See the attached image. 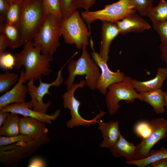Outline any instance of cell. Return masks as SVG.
<instances>
[{"label":"cell","instance_id":"obj_1","mask_svg":"<svg viewBox=\"0 0 167 167\" xmlns=\"http://www.w3.org/2000/svg\"><path fill=\"white\" fill-rule=\"evenodd\" d=\"M14 56L15 68L19 70L22 66L25 67V83L31 80H39L42 76L48 75L52 71L49 64L53 59V55L42 54L41 47L34 46L33 41L26 42L23 50Z\"/></svg>","mask_w":167,"mask_h":167},{"label":"cell","instance_id":"obj_2","mask_svg":"<svg viewBox=\"0 0 167 167\" xmlns=\"http://www.w3.org/2000/svg\"><path fill=\"white\" fill-rule=\"evenodd\" d=\"M80 57L76 60L70 61L67 67L68 76L65 84L68 90L74 84L77 75H85V86L92 91L96 89L101 74L100 69L94 59L91 58L87 49L82 48Z\"/></svg>","mask_w":167,"mask_h":167},{"label":"cell","instance_id":"obj_3","mask_svg":"<svg viewBox=\"0 0 167 167\" xmlns=\"http://www.w3.org/2000/svg\"><path fill=\"white\" fill-rule=\"evenodd\" d=\"M61 19L51 14L46 15L44 21L33 40L35 46H39L44 54L53 55L60 45Z\"/></svg>","mask_w":167,"mask_h":167},{"label":"cell","instance_id":"obj_4","mask_svg":"<svg viewBox=\"0 0 167 167\" xmlns=\"http://www.w3.org/2000/svg\"><path fill=\"white\" fill-rule=\"evenodd\" d=\"M50 140L47 135L30 142L20 141L0 146V162L7 167L16 166L19 162L29 157Z\"/></svg>","mask_w":167,"mask_h":167},{"label":"cell","instance_id":"obj_5","mask_svg":"<svg viewBox=\"0 0 167 167\" xmlns=\"http://www.w3.org/2000/svg\"><path fill=\"white\" fill-rule=\"evenodd\" d=\"M42 0H34L23 6L19 24L24 45L33 41L45 19Z\"/></svg>","mask_w":167,"mask_h":167},{"label":"cell","instance_id":"obj_6","mask_svg":"<svg viewBox=\"0 0 167 167\" xmlns=\"http://www.w3.org/2000/svg\"><path fill=\"white\" fill-rule=\"evenodd\" d=\"M84 21L76 10L68 17L61 19V32L66 43L75 44L78 49H87L91 33Z\"/></svg>","mask_w":167,"mask_h":167},{"label":"cell","instance_id":"obj_7","mask_svg":"<svg viewBox=\"0 0 167 167\" xmlns=\"http://www.w3.org/2000/svg\"><path fill=\"white\" fill-rule=\"evenodd\" d=\"M133 79L126 76L121 81L115 83L108 88L105 95L107 109L110 115L116 114L121 106L120 101L123 100L128 104L133 103L136 99H139V95L134 88Z\"/></svg>","mask_w":167,"mask_h":167},{"label":"cell","instance_id":"obj_8","mask_svg":"<svg viewBox=\"0 0 167 167\" xmlns=\"http://www.w3.org/2000/svg\"><path fill=\"white\" fill-rule=\"evenodd\" d=\"M136 12L131 0H119L105 5L101 10L83 11L81 15L84 21L89 25L97 20L116 22L128 14Z\"/></svg>","mask_w":167,"mask_h":167},{"label":"cell","instance_id":"obj_9","mask_svg":"<svg viewBox=\"0 0 167 167\" xmlns=\"http://www.w3.org/2000/svg\"><path fill=\"white\" fill-rule=\"evenodd\" d=\"M85 84V80H81L79 83L74 84L62 96L63 107L70 110L71 118L66 123V125L69 129L73 128L75 126H89L96 124L97 123L98 119L106 113L103 111H100L98 114L91 120L86 119L80 115L79 108L81 102L75 97L74 93L79 88H83Z\"/></svg>","mask_w":167,"mask_h":167},{"label":"cell","instance_id":"obj_10","mask_svg":"<svg viewBox=\"0 0 167 167\" xmlns=\"http://www.w3.org/2000/svg\"><path fill=\"white\" fill-rule=\"evenodd\" d=\"M62 68L58 72L56 79L51 83L42 82L41 79H40L38 86L35 85L33 80L28 81L27 87L28 93L30 95L31 102L33 107V109L35 111L46 113L49 108L51 104V100L49 99L46 103L43 102V99L46 95H51L49 89L52 86L59 87L63 83L64 80L62 75Z\"/></svg>","mask_w":167,"mask_h":167},{"label":"cell","instance_id":"obj_11","mask_svg":"<svg viewBox=\"0 0 167 167\" xmlns=\"http://www.w3.org/2000/svg\"><path fill=\"white\" fill-rule=\"evenodd\" d=\"M150 124L152 128L150 134L142 139L136 146L134 154L135 160L147 156L152 147L160 140L167 137V119L164 118L152 119Z\"/></svg>","mask_w":167,"mask_h":167},{"label":"cell","instance_id":"obj_12","mask_svg":"<svg viewBox=\"0 0 167 167\" xmlns=\"http://www.w3.org/2000/svg\"><path fill=\"white\" fill-rule=\"evenodd\" d=\"M91 43L92 50L91 53L92 58L99 66L101 71L96 89L98 90L101 94L105 96L109 86L123 80L126 76L123 72L119 70L116 72L111 71L107 62L104 61L99 53L95 51L93 43Z\"/></svg>","mask_w":167,"mask_h":167},{"label":"cell","instance_id":"obj_13","mask_svg":"<svg viewBox=\"0 0 167 167\" xmlns=\"http://www.w3.org/2000/svg\"><path fill=\"white\" fill-rule=\"evenodd\" d=\"M33 108V105L30 101L11 104L4 106L0 110L35 118L49 124H51L53 121L56 120L61 113L60 110L58 109L54 113L48 114L35 111Z\"/></svg>","mask_w":167,"mask_h":167},{"label":"cell","instance_id":"obj_14","mask_svg":"<svg viewBox=\"0 0 167 167\" xmlns=\"http://www.w3.org/2000/svg\"><path fill=\"white\" fill-rule=\"evenodd\" d=\"M24 73L25 69H22L17 83L11 89L0 96V109L11 104L25 102L28 88L27 86L24 84L25 83Z\"/></svg>","mask_w":167,"mask_h":167},{"label":"cell","instance_id":"obj_15","mask_svg":"<svg viewBox=\"0 0 167 167\" xmlns=\"http://www.w3.org/2000/svg\"><path fill=\"white\" fill-rule=\"evenodd\" d=\"M45 122L35 118L24 116L19 122L20 134L27 135L33 139L47 135L48 130Z\"/></svg>","mask_w":167,"mask_h":167},{"label":"cell","instance_id":"obj_16","mask_svg":"<svg viewBox=\"0 0 167 167\" xmlns=\"http://www.w3.org/2000/svg\"><path fill=\"white\" fill-rule=\"evenodd\" d=\"M119 34V30L116 22L102 21L99 54L106 62L109 59V54L111 43L114 39Z\"/></svg>","mask_w":167,"mask_h":167},{"label":"cell","instance_id":"obj_17","mask_svg":"<svg viewBox=\"0 0 167 167\" xmlns=\"http://www.w3.org/2000/svg\"><path fill=\"white\" fill-rule=\"evenodd\" d=\"M116 22L120 34H122L131 32H141L151 28L147 22L135 13L128 14Z\"/></svg>","mask_w":167,"mask_h":167},{"label":"cell","instance_id":"obj_18","mask_svg":"<svg viewBox=\"0 0 167 167\" xmlns=\"http://www.w3.org/2000/svg\"><path fill=\"white\" fill-rule=\"evenodd\" d=\"M97 123L98 129L102 134L103 139L99 147L110 149L117 142L121 135L119 122L113 120L105 123L101 120H99Z\"/></svg>","mask_w":167,"mask_h":167},{"label":"cell","instance_id":"obj_19","mask_svg":"<svg viewBox=\"0 0 167 167\" xmlns=\"http://www.w3.org/2000/svg\"><path fill=\"white\" fill-rule=\"evenodd\" d=\"M167 78V67H159L155 76L152 79L141 81L133 79V86L139 93L161 89L164 80Z\"/></svg>","mask_w":167,"mask_h":167},{"label":"cell","instance_id":"obj_20","mask_svg":"<svg viewBox=\"0 0 167 167\" xmlns=\"http://www.w3.org/2000/svg\"><path fill=\"white\" fill-rule=\"evenodd\" d=\"M139 93V100L151 105L156 113L160 114L164 112L165 102L164 91L161 88Z\"/></svg>","mask_w":167,"mask_h":167},{"label":"cell","instance_id":"obj_21","mask_svg":"<svg viewBox=\"0 0 167 167\" xmlns=\"http://www.w3.org/2000/svg\"><path fill=\"white\" fill-rule=\"evenodd\" d=\"M0 33L4 36L11 49L17 48L24 45L19 28L17 25L1 23Z\"/></svg>","mask_w":167,"mask_h":167},{"label":"cell","instance_id":"obj_22","mask_svg":"<svg viewBox=\"0 0 167 167\" xmlns=\"http://www.w3.org/2000/svg\"><path fill=\"white\" fill-rule=\"evenodd\" d=\"M136 146L134 144L129 142L121 135L117 142L109 150L115 157H124L127 161L135 160L134 154Z\"/></svg>","mask_w":167,"mask_h":167},{"label":"cell","instance_id":"obj_23","mask_svg":"<svg viewBox=\"0 0 167 167\" xmlns=\"http://www.w3.org/2000/svg\"><path fill=\"white\" fill-rule=\"evenodd\" d=\"M19 114L10 113L7 119L0 129V136L10 137L20 134Z\"/></svg>","mask_w":167,"mask_h":167},{"label":"cell","instance_id":"obj_24","mask_svg":"<svg viewBox=\"0 0 167 167\" xmlns=\"http://www.w3.org/2000/svg\"><path fill=\"white\" fill-rule=\"evenodd\" d=\"M167 158V148L161 147L159 150H151L148 155L140 159L128 161V164L136 165L139 167H145L158 160Z\"/></svg>","mask_w":167,"mask_h":167},{"label":"cell","instance_id":"obj_25","mask_svg":"<svg viewBox=\"0 0 167 167\" xmlns=\"http://www.w3.org/2000/svg\"><path fill=\"white\" fill-rule=\"evenodd\" d=\"M147 15L152 23H157L167 20V2L161 0L156 6L151 7Z\"/></svg>","mask_w":167,"mask_h":167},{"label":"cell","instance_id":"obj_26","mask_svg":"<svg viewBox=\"0 0 167 167\" xmlns=\"http://www.w3.org/2000/svg\"><path fill=\"white\" fill-rule=\"evenodd\" d=\"M23 6L20 1L10 4L5 19V23L19 25Z\"/></svg>","mask_w":167,"mask_h":167},{"label":"cell","instance_id":"obj_27","mask_svg":"<svg viewBox=\"0 0 167 167\" xmlns=\"http://www.w3.org/2000/svg\"><path fill=\"white\" fill-rule=\"evenodd\" d=\"M19 78L18 74L8 71L4 73H0V93L2 94L10 90L13 86L17 83Z\"/></svg>","mask_w":167,"mask_h":167},{"label":"cell","instance_id":"obj_28","mask_svg":"<svg viewBox=\"0 0 167 167\" xmlns=\"http://www.w3.org/2000/svg\"><path fill=\"white\" fill-rule=\"evenodd\" d=\"M43 10L45 15L51 14L62 19L59 0H42Z\"/></svg>","mask_w":167,"mask_h":167},{"label":"cell","instance_id":"obj_29","mask_svg":"<svg viewBox=\"0 0 167 167\" xmlns=\"http://www.w3.org/2000/svg\"><path fill=\"white\" fill-rule=\"evenodd\" d=\"M154 29L159 34L160 39L159 48L167 45V20L160 23H152Z\"/></svg>","mask_w":167,"mask_h":167},{"label":"cell","instance_id":"obj_30","mask_svg":"<svg viewBox=\"0 0 167 167\" xmlns=\"http://www.w3.org/2000/svg\"><path fill=\"white\" fill-rule=\"evenodd\" d=\"M135 10L142 16L147 15V13L152 6L154 0H131Z\"/></svg>","mask_w":167,"mask_h":167},{"label":"cell","instance_id":"obj_31","mask_svg":"<svg viewBox=\"0 0 167 167\" xmlns=\"http://www.w3.org/2000/svg\"><path fill=\"white\" fill-rule=\"evenodd\" d=\"M62 18H66L76 10L75 0H59Z\"/></svg>","mask_w":167,"mask_h":167},{"label":"cell","instance_id":"obj_32","mask_svg":"<svg viewBox=\"0 0 167 167\" xmlns=\"http://www.w3.org/2000/svg\"><path fill=\"white\" fill-rule=\"evenodd\" d=\"M34 140V139L27 135L21 134L10 137L0 136V146L9 145L20 141L30 142Z\"/></svg>","mask_w":167,"mask_h":167},{"label":"cell","instance_id":"obj_33","mask_svg":"<svg viewBox=\"0 0 167 167\" xmlns=\"http://www.w3.org/2000/svg\"><path fill=\"white\" fill-rule=\"evenodd\" d=\"M134 131L138 136L144 139L147 137L150 134L152 128L150 123L142 121L136 124L134 127Z\"/></svg>","mask_w":167,"mask_h":167},{"label":"cell","instance_id":"obj_34","mask_svg":"<svg viewBox=\"0 0 167 167\" xmlns=\"http://www.w3.org/2000/svg\"><path fill=\"white\" fill-rule=\"evenodd\" d=\"M15 59L10 53H4L0 55V67L5 70L12 69L14 67Z\"/></svg>","mask_w":167,"mask_h":167},{"label":"cell","instance_id":"obj_35","mask_svg":"<svg viewBox=\"0 0 167 167\" xmlns=\"http://www.w3.org/2000/svg\"><path fill=\"white\" fill-rule=\"evenodd\" d=\"M96 0H75V9L82 8L85 11H89V9L95 3Z\"/></svg>","mask_w":167,"mask_h":167},{"label":"cell","instance_id":"obj_36","mask_svg":"<svg viewBox=\"0 0 167 167\" xmlns=\"http://www.w3.org/2000/svg\"><path fill=\"white\" fill-rule=\"evenodd\" d=\"M10 4L6 0H0V22H4L6 13L9 9Z\"/></svg>","mask_w":167,"mask_h":167},{"label":"cell","instance_id":"obj_37","mask_svg":"<svg viewBox=\"0 0 167 167\" xmlns=\"http://www.w3.org/2000/svg\"><path fill=\"white\" fill-rule=\"evenodd\" d=\"M28 166V167H45V163L41 158L36 157L31 160Z\"/></svg>","mask_w":167,"mask_h":167},{"label":"cell","instance_id":"obj_38","mask_svg":"<svg viewBox=\"0 0 167 167\" xmlns=\"http://www.w3.org/2000/svg\"><path fill=\"white\" fill-rule=\"evenodd\" d=\"M7 47L8 46L6 41L3 35L0 33V55L4 53Z\"/></svg>","mask_w":167,"mask_h":167},{"label":"cell","instance_id":"obj_39","mask_svg":"<svg viewBox=\"0 0 167 167\" xmlns=\"http://www.w3.org/2000/svg\"><path fill=\"white\" fill-rule=\"evenodd\" d=\"M150 167H167V158L163 159L156 161L149 165Z\"/></svg>","mask_w":167,"mask_h":167},{"label":"cell","instance_id":"obj_40","mask_svg":"<svg viewBox=\"0 0 167 167\" xmlns=\"http://www.w3.org/2000/svg\"><path fill=\"white\" fill-rule=\"evenodd\" d=\"M161 58L164 62L167 67V45L160 49Z\"/></svg>","mask_w":167,"mask_h":167},{"label":"cell","instance_id":"obj_41","mask_svg":"<svg viewBox=\"0 0 167 167\" xmlns=\"http://www.w3.org/2000/svg\"><path fill=\"white\" fill-rule=\"evenodd\" d=\"M0 126L1 127L8 118L10 113L0 110Z\"/></svg>","mask_w":167,"mask_h":167},{"label":"cell","instance_id":"obj_42","mask_svg":"<svg viewBox=\"0 0 167 167\" xmlns=\"http://www.w3.org/2000/svg\"><path fill=\"white\" fill-rule=\"evenodd\" d=\"M34 0H20V1L23 6H24Z\"/></svg>","mask_w":167,"mask_h":167},{"label":"cell","instance_id":"obj_43","mask_svg":"<svg viewBox=\"0 0 167 167\" xmlns=\"http://www.w3.org/2000/svg\"><path fill=\"white\" fill-rule=\"evenodd\" d=\"M165 105L167 107V92L164 91Z\"/></svg>","mask_w":167,"mask_h":167},{"label":"cell","instance_id":"obj_44","mask_svg":"<svg viewBox=\"0 0 167 167\" xmlns=\"http://www.w3.org/2000/svg\"><path fill=\"white\" fill-rule=\"evenodd\" d=\"M10 4L14 2L20 1V0H6Z\"/></svg>","mask_w":167,"mask_h":167}]
</instances>
